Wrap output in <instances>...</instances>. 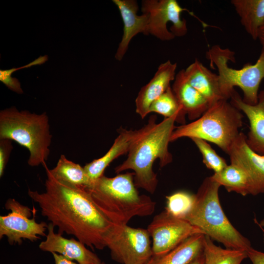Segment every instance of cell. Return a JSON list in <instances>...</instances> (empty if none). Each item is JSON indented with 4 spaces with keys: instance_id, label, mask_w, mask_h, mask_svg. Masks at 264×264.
I'll list each match as a JSON object with an SVG mask.
<instances>
[{
    "instance_id": "1",
    "label": "cell",
    "mask_w": 264,
    "mask_h": 264,
    "mask_svg": "<svg viewBox=\"0 0 264 264\" xmlns=\"http://www.w3.org/2000/svg\"><path fill=\"white\" fill-rule=\"evenodd\" d=\"M44 166L47 176L45 192L28 190L41 215L58 228V233L73 235L93 250H103L106 247L104 236L111 222L97 207L88 188L58 180L46 165Z\"/></svg>"
},
{
    "instance_id": "2",
    "label": "cell",
    "mask_w": 264,
    "mask_h": 264,
    "mask_svg": "<svg viewBox=\"0 0 264 264\" xmlns=\"http://www.w3.org/2000/svg\"><path fill=\"white\" fill-rule=\"evenodd\" d=\"M156 119V116H151L145 125L135 130L127 158L114 169L116 174L132 170L136 187L152 194L155 192L158 182L153 169L154 163L158 159L163 168L173 160L168 146L176 122L175 117L164 118L159 123Z\"/></svg>"
},
{
    "instance_id": "3",
    "label": "cell",
    "mask_w": 264,
    "mask_h": 264,
    "mask_svg": "<svg viewBox=\"0 0 264 264\" xmlns=\"http://www.w3.org/2000/svg\"><path fill=\"white\" fill-rule=\"evenodd\" d=\"M134 175L133 172L112 177L104 175L88 188L97 207L111 223L128 224L134 217H147L154 212L156 202L139 194Z\"/></svg>"
},
{
    "instance_id": "4",
    "label": "cell",
    "mask_w": 264,
    "mask_h": 264,
    "mask_svg": "<svg viewBox=\"0 0 264 264\" xmlns=\"http://www.w3.org/2000/svg\"><path fill=\"white\" fill-rule=\"evenodd\" d=\"M220 187L210 177L206 178L195 194L193 207L183 220L226 248L247 251L252 247L250 241L233 226L221 208Z\"/></svg>"
},
{
    "instance_id": "5",
    "label": "cell",
    "mask_w": 264,
    "mask_h": 264,
    "mask_svg": "<svg viewBox=\"0 0 264 264\" xmlns=\"http://www.w3.org/2000/svg\"><path fill=\"white\" fill-rule=\"evenodd\" d=\"M52 136L45 112L40 114L12 107L0 111V139L15 141L27 149L28 164L44 166L50 154Z\"/></svg>"
},
{
    "instance_id": "6",
    "label": "cell",
    "mask_w": 264,
    "mask_h": 264,
    "mask_svg": "<svg viewBox=\"0 0 264 264\" xmlns=\"http://www.w3.org/2000/svg\"><path fill=\"white\" fill-rule=\"evenodd\" d=\"M228 100L221 99L198 119L175 127L170 141L182 137L200 138L217 145L227 154L240 132L243 118L241 111Z\"/></svg>"
},
{
    "instance_id": "7",
    "label": "cell",
    "mask_w": 264,
    "mask_h": 264,
    "mask_svg": "<svg viewBox=\"0 0 264 264\" xmlns=\"http://www.w3.org/2000/svg\"><path fill=\"white\" fill-rule=\"evenodd\" d=\"M211 66H215L218 70L221 92L225 99L229 100L238 87L242 91V101L255 105L258 101L259 88L264 78V50L254 64H246L240 69L228 66L229 61L235 62L234 52L228 48H221L219 45L213 46L206 53Z\"/></svg>"
},
{
    "instance_id": "8",
    "label": "cell",
    "mask_w": 264,
    "mask_h": 264,
    "mask_svg": "<svg viewBox=\"0 0 264 264\" xmlns=\"http://www.w3.org/2000/svg\"><path fill=\"white\" fill-rule=\"evenodd\" d=\"M104 241L111 259L121 264H147L153 255L147 229L111 222Z\"/></svg>"
},
{
    "instance_id": "9",
    "label": "cell",
    "mask_w": 264,
    "mask_h": 264,
    "mask_svg": "<svg viewBox=\"0 0 264 264\" xmlns=\"http://www.w3.org/2000/svg\"><path fill=\"white\" fill-rule=\"evenodd\" d=\"M184 11L188 10L176 0H144L141 2V11L149 15V34L164 41L187 33L186 21L181 18Z\"/></svg>"
},
{
    "instance_id": "10",
    "label": "cell",
    "mask_w": 264,
    "mask_h": 264,
    "mask_svg": "<svg viewBox=\"0 0 264 264\" xmlns=\"http://www.w3.org/2000/svg\"><path fill=\"white\" fill-rule=\"evenodd\" d=\"M10 211L7 215L0 216V239L4 236L11 244H21L22 240L35 242L40 236L46 237L48 224L37 222L35 218H30L33 210L14 198H8L4 205Z\"/></svg>"
},
{
    "instance_id": "11",
    "label": "cell",
    "mask_w": 264,
    "mask_h": 264,
    "mask_svg": "<svg viewBox=\"0 0 264 264\" xmlns=\"http://www.w3.org/2000/svg\"><path fill=\"white\" fill-rule=\"evenodd\" d=\"M147 229L152 240V257L165 255L196 234L205 235L200 229L165 210L153 218Z\"/></svg>"
},
{
    "instance_id": "12",
    "label": "cell",
    "mask_w": 264,
    "mask_h": 264,
    "mask_svg": "<svg viewBox=\"0 0 264 264\" xmlns=\"http://www.w3.org/2000/svg\"><path fill=\"white\" fill-rule=\"evenodd\" d=\"M246 136L240 132L227 154L231 164L243 170L247 176L252 195L264 193V155L260 154L248 145Z\"/></svg>"
},
{
    "instance_id": "13",
    "label": "cell",
    "mask_w": 264,
    "mask_h": 264,
    "mask_svg": "<svg viewBox=\"0 0 264 264\" xmlns=\"http://www.w3.org/2000/svg\"><path fill=\"white\" fill-rule=\"evenodd\" d=\"M55 227L49 223L46 239L39 245L42 251L56 253L66 258L75 261L79 264H100V258L89 250L86 245L77 239H66L62 235L55 233Z\"/></svg>"
},
{
    "instance_id": "14",
    "label": "cell",
    "mask_w": 264,
    "mask_h": 264,
    "mask_svg": "<svg viewBox=\"0 0 264 264\" xmlns=\"http://www.w3.org/2000/svg\"><path fill=\"white\" fill-rule=\"evenodd\" d=\"M117 6L123 22V34L115 58L121 61L126 53L132 38L138 33L149 35V15L142 13L137 15L138 5L134 0H112Z\"/></svg>"
},
{
    "instance_id": "15",
    "label": "cell",
    "mask_w": 264,
    "mask_h": 264,
    "mask_svg": "<svg viewBox=\"0 0 264 264\" xmlns=\"http://www.w3.org/2000/svg\"><path fill=\"white\" fill-rule=\"evenodd\" d=\"M177 65L168 60L160 65L154 75L143 86L135 99L136 112L144 119L149 113L152 103L170 87L175 80Z\"/></svg>"
},
{
    "instance_id": "16",
    "label": "cell",
    "mask_w": 264,
    "mask_h": 264,
    "mask_svg": "<svg viewBox=\"0 0 264 264\" xmlns=\"http://www.w3.org/2000/svg\"><path fill=\"white\" fill-rule=\"evenodd\" d=\"M231 103L247 117L249 131L246 142L256 153L264 155V90L259 93L258 101L255 105L248 104L242 101L235 90L230 99Z\"/></svg>"
},
{
    "instance_id": "17",
    "label": "cell",
    "mask_w": 264,
    "mask_h": 264,
    "mask_svg": "<svg viewBox=\"0 0 264 264\" xmlns=\"http://www.w3.org/2000/svg\"><path fill=\"white\" fill-rule=\"evenodd\" d=\"M172 88L190 120L198 119L209 107L207 100L188 81L184 69L176 74Z\"/></svg>"
},
{
    "instance_id": "18",
    "label": "cell",
    "mask_w": 264,
    "mask_h": 264,
    "mask_svg": "<svg viewBox=\"0 0 264 264\" xmlns=\"http://www.w3.org/2000/svg\"><path fill=\"white\" fill-rule=\"evenodd\" d=\"M184 74L190 85L207 100L209 106L225 99L220 90L218 75L197 59L184 69Z\"/></svg>"
},
{
    "instance_id": "19",
    "label": "cell",
    "mask_w": 264,
    "mask_h": 264,
    "mask_svg": "<svg viewBox=\"0 0 264 264\" xmlns=\"http://www.w3.org/2000/svg\"><path fill=\"white\" fill-rule=\"evenodd\" d=\"M118 132V135L106 154L102 157L86 164L84 167L92 183L104 175L106 168L112 161L128 153L135 130L120 128Z\"/></svg>"
},
{
    "instance_id": "20",
    "label": "cell",
    "mask_w": 264,
    "mask_h": 264,
    "mask_svg": "<svg viewBox=\"0 0 264 264\" xmlns=\"http://www.w3.org/2000/svg\"><path fill=\"white\" fill-rule=\"evenodd\" d=\"M205 236L196 234L165 255L152 257L147 264H190L203 252Z\"/></svg>"
},
{
    "instance_id": "21",
    "label": "cell",
    "mask_w": 264,
    "mask_h": 264,
    "mask_svg": "<svg viewBox=\"0 0 264 264\" xmlns=\"http://www.w3.org/2000/svg\"><path fill=\"white\" fill-rule=\"evenodd\" d=\"M231 3L245 31L253 40H257L264 25V0H232Z\"/></svg>"
},
{
    "instance_id": "22",
    "label": "cell",
    "mask_w": 264,
    "mask_h": 264,
    "mask_svg": "<svg viewBox=\"0 0 264 264\" xmlns=\"http://www.w3.org/2000/svg\"><path fill=\"white\" fill-rule=\"evenodd\" d=\"M48 171L55 179L68 184L88 188L92 184L84 167L64 154L61 155L56 166Z\"/></svg>"
},
{
    "instance_id": "23",
    "label": "cell",
    "mask_w": 264,
    "mask_h": 264,
    "mask_svg": "<svg viewBox=\"0 0 264 264\" xmlns=\"http://www.w3.org/2000/svg\"><path fill=\"white\" fill-rule=\"evenodd\" d=\"M210 178L223 186L228 192H235L245 196L252 195L250 180L245 172L238 167L230 164L219 173H214Z\"/></svg>"
},
{
    "instance_id": "24",
    "label": "cell",
    "mask_w": 264,
    "mask_h": 264,
    "mask_svg": "<svg viewBox=\"0 0 264 264\" xmlns=\"http://www.w3.org/2000/svg\"><path fill=\"white\" fill-rule=\"evenodd\" d=\"M203 252L205 264H241L248 258L246 251L222 248L215 244L207 235L205 236Z\"/></svg>"
},
{
    "instance_id": "25",
    "label": "cell",
    "mask_w": 264,
    "mask_h": 264,
    "mask_svg": "<svg viewBox=\"0 0 264 264\" xmlns=\"http://www.w3.org/2000/svg\"><path fill=\"white\" fill-rule=\"evenodd\" d=\"M155 112L166 118L175 117L176 122L181 125L185 124L186 114L179 104L172 88L168 89L151 105L149 113Z\"/></svg>"
},
{
    "instance_id": "26",
    "label": "cell",
    "mask_w": 264,
    "mask_h": 264,
    "mask_svg": "<svg viewBox=\"0 0 264 264\" xmlns=\"http://www.w3.org/2000/svg\"><path fill=\"white\" fill-rule=\"evenodd\" d=\"M165 210L176 218L183 219L194 204L195 195L186 191H177L166 196Z\"/></svg>"
},
{
    "instance_id": "27",
    "label": "cell",
    "mask_w": 264,
    "mask_h": 264,
    "mask_svg": "<svg viewBox=\"0 0 264 264\" xmlns=\"http://www.w3.org/2000/svg\"><path fill=\"white\" fill-rule=\"evenodd\" d=\"M191 139L200 152L203 163L214 173H219L228 165L225 159L218 154L206 141L197 138Z\"/></svg>"
},
{
    "instance_id": "28",
    "label": "cell",
    "mask_w": 264,
    "mask_h": 264,
    "mask_svg": "<svg viewBox=\"0 0 264 264\" xmlns=\"http://www.w3.org/2000/svg\"><path fill=\"white\" fill-rule=\"evenodd\" d=\"M12 141L8 139H0V177L3 175L11 152L13 149Z\"/></svg>"
},
{
    "instance_id": "29",
    "label": "cell",
    "mask_w": 264,
    "mask_h": 264,
    "mask_svg": "<svg viewBox=\"0 0 264 264\" xmlns=\"http://www.w3.org/2000/svg\"><path fill=\"white\" fill-rule=\"evenodd\" d=\"M248 258L253 264H264V253L251 247L246 251Z\"/></svg>"
},
{
    "instance_id": "30",
    "label": "cell",
    "mask_w": 264,
    "mask_h": 264,
    "mask_svg": "<svg viewBox=\"0 0 264 264\" xmlns=\"http://www.w3.org/2000/svg\"><path fill=\"white\" fill-rule=\"evenodd\" d=\"M52 254L54 260L55 264H79L56 253H52Z\"/></svg>"
},
{
    "instance_id": "31",
    "label": "cell",
    "mask_w": 264,
    "mask_h": 264,
    "mask_svg": "<svg viewBox=\"0 0 264 264\" xmlns=\"http://www.w3.org/2000/svg\"><path fill=\"white\" fill-rule=\"evenodd\" d=\"M258 39L259 40L262 45V50H264V25L261 27L259 31Z\"/></svg>"
},
{
    "instance_id": "32",
    "label": "cell",
    "mask_w": 264,
    "mask_h": 264,
    "mask_svg": "<svg viewBox=\"0 0 264 264\" xmlns=\"http://www.w3.org/2000/svg\"><path fill=\"white\" fill-rule=\"evenodd\" d=\"M190 264H205L204 252L199 255Z\"/></svg>"
},
{
    "instance_id": "33",
    "label": "cell",
    "mask_w": 264,
    "mask_h": 264,
    "mask_svg": "<svg viewBox=\"0 0 264 264\" xmlns=\"http://www.w3.org/2000/svg\"><path fill=\"white\" fill-rule=\"evenodd\" d=\"M260 224L261 226L264 227V219L261 221Z\"/></svg>"
},
{
    "instance_id": "34",
    "label": "cell",
    "mask_w": 264,
    "mask_h": 264,
    "mask_svg": "<svg viewBox=\"0 0 264 264\" xmlns=\"http://www.w3.org/2000/svg\"><path fill=\"white\" fill-rule=\"evenodd\" d=\"M100 264H106L105 263V262H102Z\"/></svg>"
}]
</instances>
